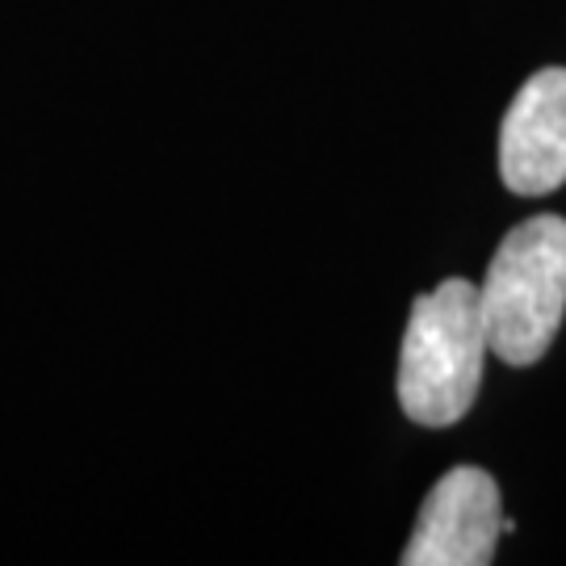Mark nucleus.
Instances as JSON below:
<instances>
[{
  "instance_id": "f257e3e1",
  "label": "nucleus",
  "mask_w": 566,
  "mask_h": 566,
  "mask_svg": "<svg viewBox=\"0 0 566 566\" xmlns=\"http://www.w3.org/2000/svg\"><path fill=\"white\" fill-rule=\"evenodd\" d=\"M486 357V319L479 285L449 277L416 298L399 353V403L407 420L428 428L458 424L479 399Z\"/></svg>"
},
{
  "instance_id": "f03ea898",
  "label": "nucleus",
  "mask_w": 566,
  "mask_h": 566,
  "mask_svg": "<svg viewBox=\"0 0 566 566\" xmlns=\"http://www.w3.org/2000/svg\"><path fill=\"white\" fill-rule=\"evenodd\" d=\"M486 348L507 365L542 361L566 311V219L533 214L512 227L479 285Z\"/></svg>"
},
{
  "instance_id": "7ed1b4c3",
  "label": "nucleus",
  "mask_w": 566,
  "mask_h": 566,
  "mask_svg": "<svg viewBox=\"0 0 566 566\" xmlns=\"http://www.w3.org/2000/svg\"><path fill=\"white\" fill-rule=\"evenodd\" d=\"M500 486L479 465H458L428 491L416 533L403 549L407 566H486L500 542Z\"/></svg>"
},
{
  "instance_id": "20e7f679",
  "label": "nucleus",
  "mask_w": 566,
  "mask_h": 566,
  "mask_svg": "<svg viewBox=\"0 0 566 566\" xmlns=\"http://www.w3.org/2000/svg\"><path fill=\"white\" fill-rule=\"evenodd\" d=\"M500 177L521 198L566 185V67L528 76L500 126Z\"/></svg>"
}]
</instances>
